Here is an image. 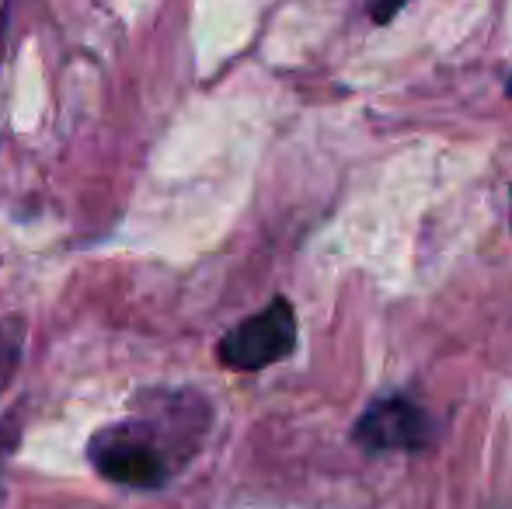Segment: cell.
I'll return each instance as SVG.
<instances>
[{
  "label": "cell",
  "mask_w": 512,
  "mask_h": 509,
  "mask_svg": "<svg viewBox=\"0 0 512 509\" xmlns=\"http://www.w3.org/2000/svg\"><path fill=\"white\" fill-rule=\"evenodd\" d=\"M293 349H297V314H293L290 300L276 297L255 318L230 328L220 339L216 356L230 370H262L286 360Z\"/></svg>",
  "instance_id": "obj_1"
},
{
  "label": "cell",
  "mask_w": 512,
  "mask_h": 509,
  "mask_svg": "<svg viewBox=\"0 0 512 509\" xmlns=\"http://www.w3.org/2000/svg\"><path fill=\"white\" fill-rule=\"evenodd\" d=\"M356 443L370 454L384 450H422L432 443V415L405 394L377 398L356 422Z\"/></svg>",
  "instance_id": "obj_2"
},
{
  "label": "cell",
  "mask_w": 512,
  "mask_h": 509,
  "mask_svg": "<svg viewBox=\"0 0 512 509\" xmlns=\"http://www.w3.org/2000/svg\"><path fill=\"white\" fill-rule=\"evenodd\" d=\"M91 461L108 482L133 485V489H157L168 478V461L161 457V450L129 426L98 436L91 443Z\"/></svg>",
  "instance_id": "obj_3"
},
{
  "label": "cell",
  "mask_w": 512,
  "mask_h": 509,
  "mask_svg": "<svg viewBox=\"0 0 512 509\" xmlns=\"http://www.w3.org/2000/svg\"><path fill=\"white\" fill-rule=\"evenodd\" d=\"M18 356H21V332L18 328H0V391L11 384Z\"/></svg>",
  "instance_id": "obj_4"
},
{
  "label": "cell",
  "mask_w": 512,
  "mask_h": 509,
  "mask_svg": "<svg viewBox=\"0 0 512 509\" xmlns=\"http://www.w3.org/2000/svg\"><path fill=\"white\" fill-rule=\"evenodd\" d=\"M401 7H405V0H366V11H370V18L377 21V25H387Z\"/></svg>",
  "instance_id": "obj_5"
},
{
  "label": "cell",
  "mask_w": 512,
  "mask_h": 509,
  "mask_svg": "<svg viewBox=\"0 0 512 509\" xmlns=\"http://www.w3.org/2000/svg\"><path fill=\"white\" fill-rule=\"evenodd\" d=\"M0 433H4V429H0ZM4 454H7V450H4V447H0V457H4Z\"/></svg>",
  "instance_id": "obj_6"
},
{
  "label": "cell",
  "mask_w": 512,
  "mask_h": 509,
  "mask_svg": "<svg viewBox=\"0 0 512 509\" xmlns=\"http://www.w3.org/2000/svg\"><path fill=\"white\" fill-rule=\"evenodd\" d=\"M509 95H512V81H509Z\"/></svg>",
  "instance_id": "obj_7"
}]
</instances>
